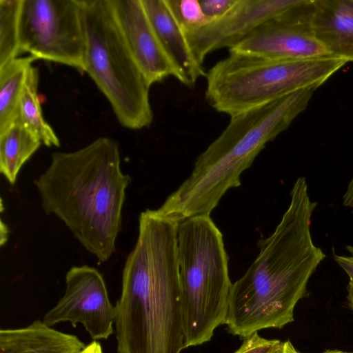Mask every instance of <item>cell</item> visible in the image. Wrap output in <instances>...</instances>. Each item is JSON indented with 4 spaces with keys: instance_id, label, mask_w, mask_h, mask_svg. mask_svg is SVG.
Listing matches in <instances>:
<instances>
[{
    "instance_id": "6",
    "label": "cell",
    "mask_w": 353,
    "mask_h": 353,
    "mask_svg": "<svg viewBox=\"0 0 353 353\" xmlns=\"http://www.w3.org/2000/svg\"><path fill=\"white\" fill-rule=\"evenodd\" d=\"M346 63L332 56L283 60L229 52L206 73L205 99L232 117L301 90L317 89Z\"/></svg>"
},
{
    "instance_id": "18",
    "label": "cell",
    "mask_w": 353,
    "mask_h": 353,
    "mask_svg": "<svg viewBox=\"0 0 353 353\" xmlns=\"http://www.w3.org/2000/svg\"><path fill=\"white\" fill-rule=\"evenodd\" d=\"M39 71L32 66L19 101V120L47 147H59L60 141L50 125L45 120L38 93Z\"/></svg>"
},
{
    "instance_id": "22",
    "label": "cell",
    "mask_w": 353,
    "mask_h": 353,
    "mask_svg": "<svg viewBox=\"0 0 353 353\" xmlns=\"http://www.w3.org/2000/svg\"><path fill=\"white\" fill-rule=\"evenodd\" d=\"M278 341V339H268L255 333L243 339L241 345L234 353H267Z\"/></svg>"
},
{
    "instance_id": "12",
    "label": "cell",
    "mask_w": 353,
    "mask_h": 353,
    "mask_svg": "<svg viewBox=\"0 0 353 353\" xmlns=\"http://www.w3.org/2000/svg\"><path fill=\"white\" fill-rule=\"evenodd\" d=\"M124 41L148 85L178 72L163 49L148 18L141 0H110Z\"/></svg>"
},
{
    "instance_id": "27",
    "label": "cell",
    "mask_w": 353,
    "mask_h": 353,
    "mask_svg": "<svg viewBox=\"0 0 353 353\" xmlns=\"http://www.w3.org/2000/svg\"><path fill=\"white\" fill-rule=\"evenodd\" d=\"M347 301L348 305L352 310H353V281L350 280L347 285Z\"/></svg>"
},
{
    "instance_id": "5",
    "label": "cell",
    "mask_w": 353,
    "mask_h": 353,
    "mask_svg": "<svg viewBox=\"0 0 353 353\" xmlns=\"http://www.w3.org/2000/svg\"><path fill=\"white\" fill-rule=\"evenodd\" d=\"M185 348L210 341L225 324L232 282L223 234L210 215L177 223Z\"/></svg>"
},
{
    "instance_id": "2",
    "label": "cell",
    "mask_w": 353,
    "mask_h": 353,
    "mask_svg": "<svg viewBox=\"0 0 353 353\" xmlns=\"http://www.w3.org/2000/svg\"><path fill=\"white\" fill-rule=\"evenodd\" d=\"M177 223L155 210L140 214L139 235L115 304L117 353H181L185 348Z\"/></svg>"
},
{
    "instance_id": "15",
    "label": "cell",
    "mask_w": 353,
    "mask_h": 353,
    "mask_svg": "<svg viewBox=\"0 0 353 353\" xmlns=\"http://www.w3.org/2000/svg\"><path fill=\"white\" fill-rule=\"evenodd\" d=\"M86 345L37 319L28 326L0 330V353H80Z\"/></svg>"
},
{
    "instance_id": "1",
    "label": "cell",
    "mask_w": 353,
    "mask_h": 353,
    "mask_svg": "<svg viewBox=\"0 0 353 353\" xmlns=\"http://www.w3.org/2000/svg\"><path fill=\"white\" fill-rule=\"evenodd\" d=\"M316 205L305 178L299 177L274 231L259 241L258 256L232 285L225 325L232 335L245 339L294 321L295 306L306 296L309 279L325 258L311 234Z\"/></svg>"
},
{
    "instance_id": "23",
    "label": "cell",
    "mask_w": 353,
    "mask_h": 353,
    "mask_svg": "<svg viewBox=\"0 0 353 353\" xmlns=\"http://www.w3.org/2000/svg\"><path fill=\"white\" fill-rule=\"evenodd\" d=\"M347 250L350 252L349 256L335 254V261L349 276L350 280L353 281V246L347 245Z\"/></svg>"
},
{
    "instance_id": "4",
    "label": "cell",
    "mask_w": 353,
    "mask_h": 353,
    "mask_svg": "<svg viewBox=\"0 0 353 353\" xmlns=\"http://www.w3.org/2000/svg\"><path fill=\"white\" fill-rule=\"evenodd\" d=\"M316 88L301 90L230 117L227 127L196 159L190 176L156 210L172 222L210 215L265 145L307 107Z\"/></svg>"
},
{
    "instance_id": "20",
    "label": "cell",
    "mask_w": 353,
    "mask_h": 353,
    "mask_svg": "<svg viewBox=\"0 0 353 353\" xmlns=\"http://www.w3.org/2000/svg\"><path fill=\"white\" fill-rule=\"evenodd\" d=\"M184 33L194 31L208 23L199 0H165Z\"/></svg>"
},
{
    "instance_id": "29",
    "label": "cell",
    "mask_w": 353,
    "mask_h": 353,
    "mask_svg": "<svg viewBox=\"0 0 353 353\" xmlns=\"http://www.w3.org/2000/svg\"><path fill=\"white\" fill-rule=\"evenodd\" d=\"M322 353H353V352H345L339 350H327Z\"/></svg>"
},
{
    "instance_id": "3",
    "label": "cell",
    "mask_w": 353,
    "mask_h": 353,
    "mask_svg": "<svg viewBox=\"0 0 353 353\" xmlns=\"http://www.w3.org/2000/svg\"><path fill=\"white\" fill-rule=\"evenodd\" d=\"M131 181L121 170L118 142L99 137L73 152H53L34 183L44 212L62 221L99 263H105L116 250Z\"/></svg>"
},
{
    "instance_id": "9",
    "label": "cell",
    "mask_w": 353,
    "mask_h": 353,
    "mask_svg": "<svg viewBox=\"0 0 353 353\" xmlns=\"http://www.w3.org/2000/svg\"><path fill=\"white\" fill-rule=\"evenodd\" d=\"M115 306L103 275L94 268L72 266L65 274V290L57 303L43 316L52 327L63 322L81 324L93 341L106 340L114 332Z\"/></svg>"
},
{
    "instance_id": "7",
    "label": "cell",
    "mask_w": 353,
    "mask_h": 353,
    "mask_svg": "<svg viewBox=\"0 0 353 353\" xmlns=\"http://www.w3.org/2000/svg\"><path fill=\"white\" fill-rule=\"evenodd\" d=\"M85 72L105 96L121 125L140 130L153 119L150 86L130 53L110 0H82Z\"/></svg>"
},
{
    "instance_id": "13",
    "label": "cell",
    "mask_w": 353,
    "mask_h": 353,
    "mask_svg": "<svg viewBox=\"0 0 353 353\" xmlns=\"http://www.w3.org/2000/svg\"><path fill=\"white\" fill-rule=\"evenodd\" d=\"M141 3L157 38L178 72V81L188 87L194 86L207 72L192 53L165 0H141Z\"/></svg>"
},
{
    "instance_id": "16",
    "label": "cell",
    "mask_w": 353,
    "mask_h": 353,
    "mask_svg": "<svg viewBox=\"0 0 353 353\" xmlns=\"http://www.w3.org/2000/svg\"><path fill=\"white\" fill-rule=\"evenodd\" d=\"M19 119L0 133V172L14 185L19 170L41 145Z\"/></svg>"
},
{
    "instance_id": "14",
    "label": "cell",
    "mask_w": 353,
    "mask_h": 353,
    "mask_svg": "<svg viewBox=\"0 0 353 353\" xmlns=\"http://www.w3.org/2000/svg\"><path fill=\"white\" fill-rule=\"evenodd\" d=\"M311 25L330 56L353 61V0H314Z\"/></svg>"
},
{
    "instance_id": "26",
    "label": "cell",
    "mask_w": 353,
    "mask_h": 353,
    "mask_svg": "<svg viewBox=\"0 0 353 353\" xmlns=\"http://www.w3.org/2000/svg\"><path fill=\"white\" fill-rule=\"evenodd\" d=\"M80 353H103V352L100 343L93 341L87 345Z\"/></svg>"
},
{
    "instance_id": "8",
    "label": "cell",
    "mask_w": 353,
    "mask_h": 353,
    "mask_svg": "<svg viewBox=\"0 0 353 353\" xmlns=\"http://www.w3.org/2000/svg\"><path fill=\"white\" fill-rule=\"evenodd\" d=\"M19 50L85 72L82 0H22Z\"/></svg>"
},
{
    "instance_id": "21",
    "label": "cell",
    "mask_w": 353,
    "mask_h": 353,
    "mask_svg": "<svg viewBox=\"0 0 353 353\" xmlns=\"http://www.w3.org/2000/svg\"><path fill=\"white\" fill-rule=\"evenodd\" d=\"M237 0H199L202 10L208 23L225 15Z\"/></svg>"
},
{
    "instance_id": "10",
    "label": "cell",
    "mask_w": 353,
    "mask_h": 353,
    "mask_svg": "<svg viewBox=\"0 0 353 353\" xmlns=\"http://www.w3.org/2000/svg\"><path fill=\"white\" fill-rule=\"evenodd\" d=\"M313 8L314 0H299L256 28L229 52L283 60L330 56L313 33Z\"/></svg>"
},
{
    "instance_id": "19",
    "label": "cell",
    "mask_w": 353,
    "mask_h": 353,
    "mask_svg": "<svg viewBox=\"0 0 353 353\" xmlns=\"http://www.w3.org/2000/svg\"><path fill=\"white\" fill-rule=\"evenodd\" d=\"M22 0H0V67L21 54L19 17Z\"/></svg>"
},
{
    "instance_id": "17",
    "label": "cell",
    "mask_w": 353,
    "mask_h": 353,
    "mask_svg": "<svg viewBox=\"0 0 353 353\" xmlns=\"http://www.w3.org/2000/svg\"><path fill=\"white\" fill-rule=\"evenodd\" d=\"M31 55L14 59L0 67V133L19 118V101L32 63Z\"/></svg>"
},
{
    "instance_id": "11",
    "label": "cell",
    "mask_w": 353,
    "mask_h": 353,
    "mask_svg": "<svg viewBox=\"0 0 353 353\" xmlns=\"http://www.w3.org/2000/svg\"><path fill=\"white\" fill-rule=\"evenodd\" d=\"M299 0H237L223 17L185 33L190 49L203 65L206 56L234 47L268 20L294 6Z\"/></svg>"
},
{
    "instance_id": "28",
    "label": "cell",
    "mask_w": 353,
    "mask_h": 353,
    "mask_svg": "<svg viewBox=\"0 0 353 353\" xmlns=\"http://www.w3.org/2000/svg\"><path fill=\"white\" fill-rule=\"evenodd\" d=\"M8 228L6 225L1 221V245H3V243L7 241L8 236Z\"/></svg>"
},
{
    "instance_id": "25",
    "label": "cell",
    "mask_w": 353,
    "mask_h": 353,
    "mask_svg": "<svg viewBox=\"0 0 353 353\" xmlns=\"http://www.w3.org/2000/svg\"><path fill=\"white\" fill-rule=\"evenodd\" d=\"M343 204L345 207L353 208V176L347 184L343 196Z\"/></svg>"
},
{
    "instance_id": "24",
    "label": "cell",
    "mask_w": 353,
    "mask_h": 353,
    "mask_svg": "<svg viewBox=\"0 0 353 353\" xmlns=\"http://www.w3.org/2000/svg\"><path fill=\"white\" fill-rule=\"evenodd\" d=\"M267 353H301L299 352L290 341H279Z\"/></svg>"
}]
</instances>
